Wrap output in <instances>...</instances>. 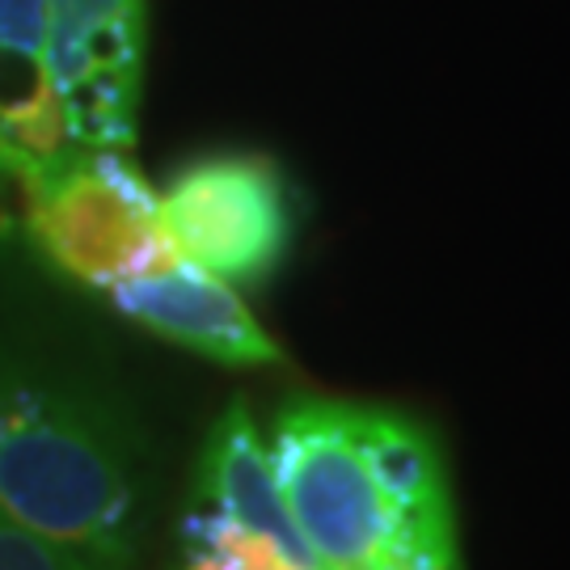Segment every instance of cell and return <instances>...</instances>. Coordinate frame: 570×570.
<instances>
[{
	"label": "cell",
	"instance_id": "obj_10",
	"mask_svg": "<svg viewBox=\"0 0 570 570\" xmlns=\"http://www.w3.org/2000/svg\"><path fill=\"white\" fill-rule=\"evenodd\" d=\"M0 570H119L98 562L89 553L63 550L56 541H42L35 532L18 529L0 515Z\"/></svg>",
	"mask_w": 570,
	"mask_h": 570
},
{
	"label": "cell",
	"instance_id": "obj_7",
	"mask_svg": "<svg viewBox=\"0 0 570 570\" xmlns=\"http://www.w3.org/2000/svg\"><path fill=\"white\" fill-rule=\"evenodd\" d=\"M102 296L136 326L153 330L157 338H169L216 364L266 367L284 360L275 338L245 308L237 287H228L225 279L207 275L186 258L119 279L102 287Z\"/></svg>",
	"mask_w": 570,
	"mask_h": 570
},
{
	"label": "cell",
	"instance_id": "obj_6",
	"mask_svg": "<svg viewBox=\"0 0 570 570\" xmlns=\"http://www.w3.org/2000/svg\"><path fill=\"white\" fill-rule=\"evenodd\" d=\"M183 529L237 532L284 553L292 567L317 570L279 494L271 435L245 402H233L207 431L204 452L195 461Z\"/></svg>",
	"mask_w": 570,
	"mask_h": 570
},
{
	"label": "cell",
	"instance_id": "obj_9",
	"mask_svg": "<svg viewBox=\"0 0 570 570\" xmlns=\"http://www.w3.org/2000/svg\"><path fill=\"white\" fill-rule=\"evenodd\" d=\"M183 570H301L271 546H258L237 532L183 529Z\"/></svg>",
	"mask_w": 570,
	"mask_h": 570
},
{
	"label": "cell",
	"instance_id": "obj_4",
	"mask_svg": "<svg viewBox=\"0 0 570 570\" xmlns=\"http://www.w3.org/2000/svg\"><path fill=\"white\" fill-rule=\"evenodd\" d=\"M174 254L228 287L263 284L287 258L296 207L279 165L263 153H207L157 190Z\"/></svg>",
	"mask_w": 570,
	"mask_h": 570
},
{
	"label": "cell",
	"instance_id": "obj_3",
	"mask_svg": "<svg viewBox=\"0 0 570 570\" xmlns=\"http://www.w3.org/2000/svg\"><path fill=\"white\" fill-rule=\"evenodd\" d=\"M21 228L60 275L94 292L178 258L131 153H68L26 186Z\"/></svg>",
	"mask_w": 570,
	"mask_h": 570
},
{
	"label": "cell",
	"instance_id": "obj_5",
	"mask_svg": "<svg viewBox=\"0 0 570 570\" xmlns=\"http://www.w3.org/2000/svg\"><path fill=\"white\" fill-rule=\"evenodd\" d=\"M47 72L68 140L81 153H131L140 127L148 0H42Z\"/></svg>",
	"mask_w": 570,
	"mask_h": 570
},
{
	"label": "cell",
	"instance_id": "obj_2",
	"mask_svg": "<svg viewBox=\"0 0 570 570\" xmlns=\"http://www.w3.org/2000/svg\"><path fill=\"white\" fill-rule=\"evenodd\" d=\"M0 515L119 570L140 541L122 440L72 393L26 372H0Z\"/></svg>",
	"mask_w": 570,
	"mask_h": 570
},
{
	"label": "cell",
	"instance_id": "obj_8",
	"mask_svg": "<svg viewBox=\"0 0 570 570\" xmlns=\"http://www.w3.org/2000/svg\"><path fill=\"white\" fill-rule=\"evenodd\" d=\"M0 110L13 148L30 169V183L68 153L60 102L47 72V9L42 0H0Z\"/></svg>",
	"mask_w": 570,
	"mask_h": 570
},
{
	"label": "cell",
	"instance_id": "obj_1",
	"mask_svg": "<svg viewBox=\"0 0 570 570\" xmlns=\"http://www.w3.org/2000/svg\"><path fill=\"white\" fill-rule=\"evenodd\" d=\"M266 435L287 515L317 570H461L449 473L410 414L296 397Z\"/></svg>",
	"mask_w": 570,
	"mask_h": 570
}]
</instances>
